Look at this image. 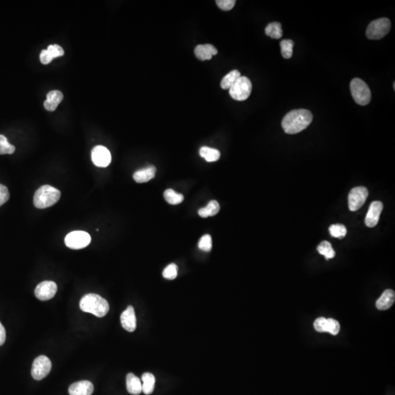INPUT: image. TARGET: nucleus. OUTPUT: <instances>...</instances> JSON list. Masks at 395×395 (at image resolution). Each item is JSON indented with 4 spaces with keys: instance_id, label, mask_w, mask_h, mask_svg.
<instances>
[{
    "instance_id": "obj_19",
    "label": "nucleus",
    "mask_w": 395,
    "mask_h": 395,
    "mask_svg": "<svg viewBox=\"0 0 395 395\" xmlns=\"http://www.w3.org/2000/svg\"><path fill=\"white\" fill-rule=\"evenodd\" d=\"M395 300L394 291L388 289L383 293L381 297L376 302V307L380 311H386L394 304Z\"/></svg>"
},
{
    "instance_id": "obj_25",
    "label": "nucleus",
    "mask_w": 395,
    "mask_h": 395,
    "mask_svg": "<svg viewBox=\"0 0 395 395\" xmlns=\"http://www.w3.org/2000/svg\"><path fill=\"white\" fill-rule=\"evenodd\" d=\"M265 33L272 39H279L283 36L282 25L279 22L269 23L266 27Z\"/></svg>"
},
{
    "instance_id": "obj_22",
    "label": "nucleus",
    "mask_w": 395,
    "mask_h": 395,
    "mask_svg": "<svg viewBox=\"0 0 395 395\" xmlns=\"http://www.w3.org/2000/svg\"><path fill=\"white\" fill-rule=\"evenodd\" d=\"M240 77L241 73L237 70L229 72L222 78V81L220 82L221 88L223 89V90H229Z\"/></svg>"
},
{
    "instance_id": "obj_16",
    "label": "nucleus",
    "mask_w": 395,
    "mask_h": 395,
    "mask_svg": "<svg viewBox=\"0 0 395 395\" xmlns=\"http://www.w3.org/2000/svg\"><path fill=\"white\" fill-rule=\"evenodd\" d=\"M217 52V48L211 44L198 45L194 50L195 57L202 61L211 60Z\"/></svg>"
},
{
    "instance_id": "obj_32",
    "label": "nucleus",
    "mask_w": 395,
    "mask_h": 395,
    "mask_svg": "<svg viewBox=\"0 0 395 395\" xmlns=\"http://www.w3.org/2000/svg\"><path fill=\"white\" fill-rule=\"evenodd\" d=\"M199 247L200 250L205 252H210L212 247V237L209 234H206L201 238L199 242Z\"/></svg>"
},
{
    "instance_id": "obj_5",
    "label": "nucleus",
    "mask_w": 395,
    "mask_h": 395,
    "mask_svg": "<svg viewBox=\"0 0 395 395\" xmlns=\"http://www.w3.org/2000/svg\"><path fill=\"white\" fill-rule=\"evenodd\" d=\"M391 29L389 18H381L375 20L368 25L366 35L370 40H380L386 36Z\"/></svg>"
},
{
    "instance_id": "obj_34",
    "label": "nucleus",
    "mask_w": 395,
    "mask_h": 395,
    "mask_svg": "<svg viewBox=\"0 0 395 395\" xmlns=\"http://www.w3.org/2000/svg\"><path fill=\"white\" fill-rule=\"evenodd\" d=\"M216 4L222 11H229L233 9L236 4L235 0H217Z\"/></svg>"
},
{
    "instance_id": "obj_13",
    "label": "nucleus",
    "mask_w": 395,
    "mask_h": 395,
    "mask_svg": "<svg viewBox=\"0 0 395 395\" xmlns=\"http://www.w3.org/2000/svg\"><path fill=\"white\" fill-rule=\"evenodd\" d=\"M64 53L63 48L59 45H50L47 49L41 51L40 59L43 64L48 65L52 61L53 59L63 56Z\"/></svg>"
},
{
    "instance_id": "obj_11",
    "label": "nucleus",
    "mask_w": 395,
    "mask_h": 395,
    "mask_svg": "<svg viewBox=\"0 0 395 395\" xmlns=\"http://www.w3.org/2000/svg\"><path fill=\"white\" fill-rule=\"evenodd\" d=\"M58 286L53 281H43L37 286L35 294L38 299L47 301L52 299L56 295Z\"/></svg>"
},
{
    "instance_id": "obj_17",
    "label": "nucleus",
    "mask_w": 395,
    "mask_h": 395,
    "mask_svg": "<svg viewBox=\"0 0 395 395\" xmlns=\"http://www.w3.org/2000/svg\"><path fill=\"white\" fill-rule=\"evenodd\" d=\"M63 100V94L58 90H52L47 94L46 100H45V108L48 111H53L57 109L58 105Z\"/></svg>"
},
{
    "instance_id": "obj_21",
    "label": "nucleus",
    "mask_w": 395,
    "mask_h": 395,
    "mask_svg": "<svg viewBox=\"0 0 395 395\" xmlns=\"http://www.w3.org/2000/svg\"><path fill=\"white\" fill-rule=\"evenodd\" d=\"M142 391L145 394H151L155 389V378L153 374L150 373H146L142 377Z\"/></svg>"
},
{
    "instance_id": "obj_20",
    "label": "nucleus",
    "mask_w": 395,
    "mask_h": 395,
    "mask_svg": "<svg viewBox=\"0 0 395 395\" xmlns=\"http://www.w3.org/2000/svg\"><path fill=\"white\" fill-rule=\"evenodd\" d=\"M127 389L130 394L138 395L142 392V384L139 378L133 373H129L126 378Z\"/></svg>"
},
{
    "instance_id": "obj_12",
    "label": "nucleus",
    "mask_w": 395,
    "mask_h": 395,
    "mask_svg": "<svg viewBox=\"0 0 395 395\" xmlns=\"http://www.w3.org/2000/svg\"><path fill=\"white\" fill-rule=\"evenodd\" d=\"M383 207L384 206L381 202H373L371 203L364 220L366 227L373 228L377 225Z\"/></svg>"
},
{
    "instance_id": "obj_2",
    "label": "nucleus",
    "mask_w": 395,
    "mask_h": 395,
    "mask_svg": "<svg viewBox=\"0 0 395 395\" xmlns=\"http://www.w3.org/2000/svg\"><path fill=\"white\" fill-rule=\"evenodd\" d=\"M80 308L85 313H90L99 318L104 317L109 311V304L101 296L95 294L83 296L80 301Z\"/></svg>"
},
{
    "instance_id": "obj_23",
    "label": "nucleus",
    "mask_w": 395,
    "mask_h": 395,
    "mask_svg": "<svg viewBox=\"0 0 395 395\" xmlns=\"http://www.w3.org/2000/svg\"><path fill=\"white\" fill-rule=\"evenodd\" d=\"M220 207L218 202L216 201H211L207 204V207L202 208L199 210V215L202 217H208L215 216L220 211Z\"/></svg>"
},
{
    "instance_id": "obj_28",
    "label": "nucleus",
    "mask_w": 395,
    "mask_h": 395,
    "mask_svg": "<svg viewBox=\"0 0 395 395\" xmlns=\"http://www.w3.org/2000/svg\"><path fill=\"white\" fill-rule=\"evenodd\" d=\"M294 43L291 40H284L279 43L281 48V53L285 59H290L293 55V48Z\"/></svg>"
},
{
    "instance_id": "obj_7",
    "label": "nucleus",
    "mask_w": 395,
    "mask_h": 395,
    "mask_svg": "<svg viewBox=\"0 0 395 395\" xmlns=\"http://www.w3.org/2000/svg\"><path fill=\"white\" fill-rule=\"evenodd\" d=\"M91 237L88 232L83 231H75L70 232L65 239L67 247L73 250H80L88 247L91 242Z\"/></svg>"
},
{
    "instance_id": "obj_10",
    "label": "nucleus",
    "mask_w": 395,
    "mask_h": 395,
    "mask_svg": "<svg viewBox=\"0 0 395 395\" xmlns=\"http://www.w3.org/2000/svg\"><path fill=\"white\" fill-rule=\"evenodd\" d=\"M92 160L96 166L105 168L111 161L110 152L103 146H96L92 151Z\"/></svg>"
},
{
    "instance_id": "obj_26",
    "label": "nucleus",
    "mask_w": 395,
    "mask_h": 395,
    "mask_svg": "<svg viewBox=\"0 0 395 395\" xmlns=\"http://www.w3.org/2000/svg\"><path fill=\"white\" fill-rule=\"evenodd\" d=\"M317 250L320 254L324 256L326 260L333 259L335 256V251L332 248V246L330 242L327 241H323L318 246Z\"/></svg>"
},
{
    "instance_id": "obj_15",
    "label": "nucleus",
    "mask_w": 395,
    "mask_h": 395,
    "mask_svg": "<svg viewBox=\"0 0 395 395\" xmlns=\"http://www.w3.org/2000/svg\"><path fill=\"white\" fill-rule=\"evenodd\" d=\"M94 391V386L90 381H81L70 385V395H92Z\"/></svg>"
},
{
    "instance_id": "obj_36",
    "label": "nucleus",
    "mask_w": 395,
    "mask_h": 395,
    "mask_svg": "<svg viewBox=\"0 0 395 395\" xmlns=\"http://www.w3.org/2000/svg\"><path fill=\"white\" fill-rule=\"evenodd\" d=\"M326 319L325 318H319L316 319L314 322V328L316 331L319 332H326Z\"/></svg>"
},
{
    "instance_id": "obj_31",
    "label": "nucleus",
    "mask_w": 395,
    "mask_h": 395,
    "mask_svg": "<svg viewBox=\"0 0 395 395\" xmlns=\"http://www.w3.org/2000/svg\"><path fill=\"white\" fill-rule=\"evenodd\" d=\"M341 330V325L337 321L333 319H326V332L330 333L333 335H337Z\"/></svg>"
},
{
    "instance_id": "obj_1",
    "label": "nucleus",
    "mask_w": 395,
    "mask_h": 395,
    "mask_svg": "<svg viewBox=\"0 0 395 395\" xmlns=\"http://www.w3.org/2000/svg\"><path fill=\"white\" fill-rule=\"evenodd\" d=\"M312 113L307 109L291 110L284 117L282 127L287 134L300 133L307 128L313 121Z\"/></svg>"
},
{
    "instance_id": "obj_6",
    "label": "nucleus",
    "mask_w": 395,
    "mask_h": 395,
    "mask_svg": "<svg viewBox=\"0 0 395 395\" xmlns=\"http://www.w3.org/2000/svg\"><path fill=\"white\" fill-rule=\"evenodd\" d=\"M229 90L231 97L234 100L244 101L250 97L252 92V83L247 77L241 76Z\"/></svg>"
},
{
    "instance_id": "obj_3",
    "label": "nucleus",
    "mask_w": 395,
    "mask_h": 395,
    "mask_svg": "<svg viewBox=\"0 0 395 395\" xmlns=\"http://www.w3.org/2000/svg\"><path fill=\"white\" fill-rule=\"evenodd\" d=\"M61 192L51 185H43L35 192V207L38 209H46L54 205L60 200Z\"/></svg>"
},
{
    "instance_id": "obj_4",
    "label": "nucleus",
    "mask_w": 395,
    "mask_h": 395,
    "mask_svg": "<svg viewBox=\"0 0 395 395\" xmlns=\"http://www.w3.org/2000/svg\"><path fill=\"white\" fill-rule=\"evenodd\" d=\"M350 88L353 98L357 104H369L371 100V92L365 82L360 78H354L351 82Z\"/></svg>"
},
{
    "instance_id": "obj_8",
    "label": "nucleus",
    "mask_w": 395,
    "mask_h": 395,
    "mask_svg": "<svg viewBox=\"0 0 395 395\" xmlns=\"http://www.w3.org/2000/svg\"><path fill=\"white\" fill-rule=\"evenodd\" d=\"M51 361L46 356H38L32 366V376L37 381H41L51 372Z\"/></svg>"
},
{
    "instance_id": "obj_33",
    "label": "nucleus",
    "mask_w": 395,
    "mask_h": 395,
    "mask_svg": "<svg viewBox=\"0 0 395 395\" xmlns=\"http://www.w3.org/2000/svg\"><path fill=\"white\" fill-rule=\"evenodd\" d=\"M163 276L165 279H174L177 276V266L175 264H171L165 267L163 272Z\"/></svg>"
},
{
    "instance_id": "obj_35",
    "label": "nucleus",
    "mask_w": 395,
    "mask_h": 395,
    "mask_svg": "<svg viewBox=\"0 0 395 395\" xmlns=\"http://www.w3.org/2000/svg\"><path fill=\"white\" fill-rule=\"evenodd\" d=\"M10 199V193L6 186L0 184V207L6 203Z\"/></svg>"
},
{
    "instance_id": "obj_37",
    "label": "nucleus",
    "mask_w": 395,
    "mask_h": 395,
    "mask_svg": "<svg viewBox=\"0 0 395 395\" xmlns=\"http://www.w3.org/2000/svg\"><path fill=\"white\" fill-rule=\"evenodd\" d=\"M6 331L4 326L0 322V346H3L6 342Z\"/></svg>"
},
{
    "instance_id": "obj_29",
    "label": "nucleus",
    "mask_w": 395,
    "mask_h": 395,
    "mask_svg": "<svg viewBox=\"0 0 395 395\" xmlns=\"http://www.w3.org/2000/svg\"><path fill=\"white\" fill-rule=\"evenodd\" d=\"M16 147L11 145L5 135H0V155H11L14 153Z\"/></svg>"
},
{
    "instance_id": "obj_14",
    "label": "nucleus",
    "mask_w": 395,
    "mask_h": 395,
    "mask_svg": "<svg viewBox=\"0 0 395 395\" xmlns=\"http://www.w3.org/2000/svg\"><path fill=\"white\" fill-rule=\"evenodd\" d=\"M136 316L134 308L132 306H129L121 315L122 327L129 332H133L136 329Z\"/></svg>"
},
{
    "instance_id": "obj_9",
    "label": "nucleus",
    "mask_w": 395,
    "mask_h": 395,
    "mask_svg": "<svg viewBox=\"0 0 395 395\" xmlns=\"http://www.w3.org/2000/svg\"><path fill=\"white\" fill-rule=\"evenodd\" d=\"M368 189L366 187L359 186L353 188L350 191L349 195V207L351 212H355L361 208L365 203L368 197Z\"/></svg>"
},
{
    "instance_id": "obj_24",
    "label": "nucleus",
    "mask_w": 395,
    "mask_h": 395,
    "mask_svg": "<svg viewBox=\"0 0 395 395\" xmlns=\"http://www.w3.org/2000/svg\"><path fill=\"white\" fill-rule=\"evenodd\" d=\"M199 153L207 162L217 161L220 157V152L218 150L208 147H202Z\"/></svg>"
},
{
    "instance_id": "obj_27",
    "label": "nucleus",
    "mask_w": 395,
    "mask_h": 395,
    "mask_svg": "<svg viewBox=\"0 0 395 395\" xmlns=\"http://www.w3.org/2000/svg\"><path fill=\"white\" fill-rule=\"evenodd\" d=\"M163 195L165 201L172 205H177V204L182 203L184 200L182 194L177 193L172 189H168V190H165Z\"/></svg>"
},
{
    "instance_id": "obj_18",
    "label": "nucleus",
    "mask_w": 395,
    "mask_h": 395,
    "mask_svg": "<svg viewBox=\"0 0 395 395\" xmlns=\"http://www.w3.org/2000/svg\"><path fill=\"white\" fill-rule=\"evenodd\" d=\"M157 169L154 165L146 167L134 173L133 179L138 183H145L152 180L155 177Z\"/></svg>"
},
{
    "instance_id": "obj_30",
    "label": "nucleus",
    "mask_w": 395,
    "mask_h": 395,
    "mask_svg": "<svg viewBox=\"0 0 395 395\" xmlns=\"http://www.w3.org/2000/svg\"><path fill=\"white\" fill-rule=\"evenodd\" d=\"M329 233H330L331 237H335V238L343 239V237H346L347 234V229H346L345 225L342 224H334V225H331L329 227Z\"/></svg>"
}]
</instances>
